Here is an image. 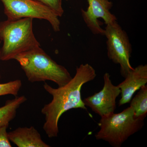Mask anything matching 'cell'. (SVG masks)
Wrapping results in <instances>:
<instances>
[{
  "instance_id": "cell-1",
  "label": "cell",
  "mask_w": 147,
  "mask_h": 147,
  "mask_svg": "<svg viewBox=\"0 0 147 147\" xmlns=\"http://www.w3.org/2000/svg\"><path fill=\"white\" fill-rule=\"evenodd\" d=\"M96 76L95 70L91 65L88 63L82 64L76 67L74 77L64 86L55 88L45 83L43 88L53 96L51 102L41 109V113L45 116L43 130L49 138L57 137L58 123L63 113L77 108L87 110L82 99V87L88 82L94 80Z\"/></svg>"
},
{
  "instance_id": "cell-2",
  "label": "cell",
  "mask_w": 147,
  "mask_h": 147,
  "mask_svg": "<svg viewBox=\"0 0 147 147\" xmlns=\"http://www.w3.org/2000/svg\"><path fill=\"white\" fill-rule=\"evenodd\" d=\"M14 59L31 83L50 81L61 87L72 78L65 67L58 64L40 47L21 53Z\"/></svg>"
},
{
  "instance_id": "cell-3",
  "label": "cell",
  "mask_w": 147,
  "mask_h": 147,
  "mask_svg": "<svg viewBox=\"0 0 147 147\" xmlns=\"http://www.w3.org/2000/svg\"><path fill=\"white\" fill-rule=\"evenodd\" d=\"M33 18L8 20L0 23V60L14 59L19 54L40 47L33 30Z\"/></svg>"
},
{
  "instance_id": "cell-4",
  "label": "cell",
  "mask_w": 147,
  "mask_h": 147,
  "mask_svg": "<svg viewBox=\"0 0 147 147\" xmlns=\"http://www.w3.org/2000/svg\"><path fill=\"white\" fill-rule=\"evenodd\" d=\"M144 124V120L134 117L129 106L121 113L101 117L98 123L100 129L95 137L113 147H120L129 137L141 130Z\"/></svg>"
},
{
  "instance_id": "cell-5",
  "label": "cell",
  "mask_w": 147,
  "mask_h": 147,
  "mask_svg": "<svg viewBox=\"0 0 147 147\" xmlns=\"http://www.w3.org/2000/svg\"><path fill=\"white\" fill-rule=\"evenodd\" d=\"M104 30L108 57L119 65L121 75L125 78L134 68L130 63L132 47L128 35L117 21L107 24Z\"/></svg>"
},
{
  "instance_id": "cell-6",
  "label": "cell",
  "mask_w": 147,
  "mask_h": 147,
  "mask_svg": "<svg viewBox=\"0 0 147 147\" xmlns=\"http://www.w3.org/2000/svg\"><path fill=\"white\" fill-rule=\"evenodd\" d=\"M8 20L29 18L44 19L51 24L54 31L60 30L59 16L53 10L34 0H0Z\"/></svg>"
},
{
  "instance_id": "cell-7",
  "label": "cell",
  "mask_w": 147,
  "mask_h": 147,
  "mask_svg": "<svg viewBox=\"0 0 147 147\" xmlns=\"http://www.w3.org/2000/svg\"><path fill=\"white\" fill-rule=\"evenodd\" d=\"M104 86L102 89L83 100L86 106L101 117H108L114 113L116 108V99L121 94L120 89L113 85L109 73L103 76Z\"/></svg>"
},
{
  "instance_id": "cell-8",
  "label": "cell",
  "mask_w": 147,
  "mask_h": 147,
  "mask_svg": "<svg viewBox=\"0 0 147 147\" xmlns=\"http://www.w3.org/2000/svg\"><path fill=\"white\" fill-rule=\"evenodd\" d=\"M88 7L82 9L84 22L93 34L104 35L105 30L101 28L102 23L98 18H102L106 25L117 21V17L110 12L113 3L109 0H88Z\"/></svg>"
},
{
  "instance_id": "cell-9",
  "label": "cell",
  "mask_w": 147,
  "mask_h": 147,
  "mask_svg": "<svg viewBox=\"0 0 147 147\" xmlns=\"http://www.w3.org/2000/svg\"><path fill=\"white\" fill-rule=\"evenodd\" d=\"M125 78L123 82L117 86L121 91L119 106L130 102L136 92L146 85L147 65H140L133 68Z\"/></svg>"
},
{
  "instance_id": "cell-10",
  "label": "cell",
  "mask_w": 147,
  "mask_h": 147,
  "mask_svg": "<svg viewBox=\"0 0 147 147\" xmlns=\"http://www.w3.org/2000/svg\"><path fill=\"white\" fill-rule=\"evenodd\" d=\"M9 141L18 147H50L34 127H19L8 132Z\"/></svg>"
},
{
  "instance_id": "cell-11",
  "label": "cell",
  "mask_w": 147,
  "mask_h": 147,
  "mask_svg": "<svg viewBox=\"0 0 147 147\" xmlns=\"http://www.w3.org/2000/svg\"><path fill=\"white\" fill-rule=\"evenodd\" d=\"M27 100L25 96H17L6 101L5 105L0 108V126H8L9 122L16 117L17 110Z\"/></svg>"
},
{
  "instance_id": "cell-12",
  "label": "cell",
  "mask_w": 147,
  "mask_h": 147,
  "mask_svg": "<svg viewBox=\"0 0 147 147\" xmlns=\"http://www.w3.org/2000/svg\"><path fill=\"white\" fill-rule=\"evenodd\" d=\"M131 99L130 106L134 112L135 118L144 120L147 115V86H143Z\"/></svg>"
},
{
  "instance_id": "cell-13",
  "label": "cell",
  "mask_w": 147,
  "mask_h": 147,
  "mask_svg": "<svg viewBox=\"0 0 147 147\" xmlns=\"http://www.w3.org/2000/svg\"><path fill=\"white\" fill-rule=\"evenodd\" d=\"M22 85V82L19 79L0 84V96L8 94L17 96Z\"/></svg>"
},
{
  "instance_id": "cell-14",
  "label": "cell",
  "mask_w": 147,
  "mask_h": 147,
  "mask_svg": "<svg viewBox=\"0 0 147 147\" xmlns=\"http://www.w3.org/2000/svg\"><path fill=\"white\" fill-rule=\"evenodd\" d=\"M51 9L59 17L64 13L61 0H34Z\"/></svg>"
},
{
  "instance_id": "cell-15",
  "label": "cell",
  "mask_w": 147,
  "mask_h": 147,
  "mask_svg": "<svg viewBox=\"0 0 147 147\" xmlns=\"http://www.w3.org/2000/svg\"><path fill=\"white\" fill-rule=\"evenodd\" d=\"M8 125L0 126V147H11L7 129Z\"/></svg>"
},
{
  "instance_id": "cell-16",
  "label": "cell",
  "mask_w": 147,
  "mask_h": 147,
  "mask_svg": "<svg viewBox=\"0 0 147 147\" xmlns=\"http://www.w3.org/2000/svg\"><path fill=\"white\" fill-rule=\"evenodd\" d=\"M1 40H0V44H1ZM1 74H0V80H1Z\"/></svg>"
}]
</instances>
